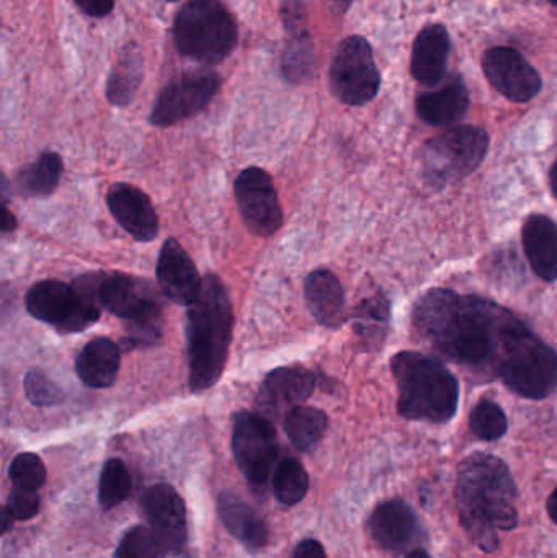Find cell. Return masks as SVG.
I'll use <instances>...</instances> for the list:
<instances>
[{"label":"cell","instance_id":"7dc6e473","mask_svg":"<svg viewBox=\"0 0 557 558\" xmlns=\"http://www.w3.org/2000/svg\"><path fill=\"white\" fill-rule=\"evenodd\" d=\"M340 2H350V0H340Z\"/></svg>","mask_w":557,"mask_h":558},{"label":"cell","instance_id":"1f68e13d","mask_svg":"<svg viewBox=\"0 0 557 558\" xmlns=\"http://www.w3.org/2000/svg\"><path fill=\"white\" fill-rule=\"evenodd\" d=\"M470 428L483 441H497L509 429L506 412L493 400H481L470 416Z\"/></svg>","mask_w":557,"mask_h":558},{"label":"cell","instance_id":"9a60e30c","mask_svg":"<svg viewBox=\"0 0 557 558\" xmlns=\"http://www.w3.org/2000/svg\"><path fill=\"white\" fill-rule=\"evenodd\" d=\"M144 517L162 550L180 554L186 544V511L175 488L157 484L143 494Z\"/></svg>","mask_w":557,"mask_h":558},{"label":"cell","instance_id":"d4e9b609","mask_svg":"<svg viewBox=\"0 0 557 558\" xmlns=\"http://www.w3.org/2000/svg\"><path fill=\"white\" fill-rule=\"evenodd\" d=\"M219 518L226 530L249 550H261L267 546L268 531L261 514L241 498L222 494L218 501Z\"/></svg>","mask_w":557,"mask_h":558},{"label":"cell","instance_id":"f546056e","mask_svg":"<svg viewBox=\"0 0 557 558\" xmlns=\"http://www.w3.org/2000/svg\"><path fill=\"white\" fill-rule=\"evenodd\" d=\"M310 477L301 462L287 458L277 465L274 474V492L277 500L287 507H294L306 497Z\"/></svg>","mask_w":557,"mask_h":558},{"label":"cell","instance_id":"ee69618b","mask_svg":"<svg viewBox=\"0 0 557 558\" xmlns=\"http://www.w3.org/2000/svg\"><path fill=\"white\" fill-rule=\"evenodd\" d=\"M405 558H432V557L428 556V554L425 553L424 549H414V550H412V553H409L408 557H405Z\"/></svg>","mask_w":557,"mask_h":558},{"label":"cell","instance_id":"52a82bcc","mask_svg":"<svg viewBox=\"0 0 557 558\" xmlns=\"http://www.w3.org/2000/svg\"><path fill=\"white\" fill-rule=\"evenodd\" d=\"M497 377L520 397L546 399L557 390V353L523 325L510 341Z\"/></svg>","mask_w":557,"mask_h":558},{"label":"cell","instance_id":"83f0119b","mask_svg":"<svg viewBox=\"0 0 557 558\" xmlns=\"http://www.w3.org/2000/svg\"><path fill=\"white\" fill-rule=\"evenodd\" d=\"M329 428V418L323 410L300 405L284 416V433L294 448L311 451L319 445Z\"/></svg>","mask_w":557,"mask_h":558},{"label":"cell","instance_id":"5bb4252c","mask_svg":"<svg viewBox=\"0 0 557 558\" xmlns=\"http://www.w3.org/2000/svg\"><path fill=\"white\" fill-rule=\"evenodd\" d=\"M483 71L489 84L516 104H526L542 90V77L517 49L496 46L483 56Z\"/></svg>","mask_w":557,"mask_h":558},{"label":"cell","instance_id":"ffe728a7","mask_svg":"<svg viewBox=\"0 0 557 558\" xmlns=\"http://www.w3.org/2000/svg\"><path fill=\"white\" fill-rule=\"evenodd\" d=\"M451 41L440 23L425 26L412 46L411 74L424 85H437L447 74Z\"/></svg>","mask_w":557,"mask_h":558},{"label":"cell","instance_id":"f35d334b","mask_svg":"<svg viewBox=\"0 0 557 558\" xmlns=\"http://www.w3.org/2000/svg\"><path fill=\"white\" fill-rule=\"evenodd\" d=\"M82 12L94 19L110 15L114 7V0H74Z\"/></svg>","mask_w":557,"mask_h":558},{"label":"cell","instance_id":"ac0fdd59","mask_svg":"<svg viewBox=\"0 0 557 558\" xmlns=\"http://www.w3.org/2000/svg\"><path fill=\"white\" fill-rule=\"evenodd\" d=\"M114 221L137 242H153L159 234V216L149 196L130 183H114L107 193Z\"/></svg>","mask_w":557,"mask_h":558},{"label":"cell","instance_id":"e0dca14e","mask_svg":"<svg viewBox=\"0 0 557 558\" xmlns=\"http://www.w3.org/2000/svg\"><path fill=\"white\" fill-rule=\"evenodd\" d=\"M316 386V374L306 367H278L265 376L255 403L265 418L267 415H280L303 405L313 396Z\"/></svg>","mask_w":557,"mask_h":558},{"label":"cell","instance_id":"2e32d148","mask_svg":"<svg viewBox=\"0 0 557 558\" xmlns=\"http://www.w3.org/2000/svg\"><path fill=\"white\" fill-rule=\"evenodd\" d=\"M368 530L373 541L383 550L395 556L412 553L422 539L417 514L401 498H392L378 505L370 517Z\"/></svg>","mask_w":557,"mask_h":558},{"label":"cell","instance_id":"d590c367","mask_svg":"<svg viewBox=\"0 0 557 558\" xmlns=\"http://www.w3.org/2000/svg\"><path fill=\"white\" fill-rule=\"evenodd\" d=\"M160 550L162 547L159 546L150 530L134 526L120 541L117 558H162Z\"/></svg>","mask_w":557,"mask_h":558},{"label":"cell","instance_id":"7c38bea8","mask_svg":"<svg viewBox=\"0 0 557 558\" xmlns=\"http://www.w3.org/2000/svg\"><path fill=\"white\" fill-rule=\"evenodd\" d=\"M235 205L251 234L267 239L283 226V211L274 180L267 170L249 167L234 182Z\"/></svg>","mask_w":557,"mask_h":558},{"label":"cell","instance_id":"b9f144b4","mask_svg":"<svg viewBox=\"0 0 557 558\" xmlns=\"http://www.w3.org/2000/svg\"><path fill=\"white\" fill-rule=\"evenodd\" d=\"M546 508H548V514L549 518H552L553 523L557 524V488L552 495H549Z\"/></svg>","mask_w":557,"mask_h":558},{"label":"cell","instance_id":"836d02e7","mask_svg":"<svg viewBox=\"0 0 557 558\" xmlns=\"http://www.w3.org/2000/svg\"><path fill=\"white\" fill-rule=\"evenodd\" d=\"M10 481L15 487L38 490L46 482V468L33 452H22L10 464Z\"/></svg>","mask_w":557,"mask_h":558},{"label":"cell","instance_id":"d6986e66","mask_svg":"<svg viewBox=\"0 0 557 558\" xmlns=\"http://www.w3.org/2000/svg\"><path fill=\"white\" fill-rule=\"evenodd\" d=\"M157 284L169 301L189 307L202 288L203 278L185 248L175 241L167 239L160 248L156 268Z\"/></svg>","mask_w":557,"mask_h":558},{"label":"cell","instance_id":"60d3db41","mask_svg":"<svg viewBox=\"0 0 557 558\" xmlns=\"http://www.w3.org/2000/svg\"><path fill=\"white\" fill-rule=\"evenodd\" d=\"M2 232L3 234H9V232H13L16 229V219L15 216L12 215L9 208H7V203L3 202L2 208Z\"/></svg>","mask_w":557,"mask_h":558},{"label":"cell","instance_id":"7a4b0ae2","mask_svg":"<svg viewBox=\"0 0 557 558\" xmlns=\"http://www.w3.org/2000/svg\"><path fill=\"white\" fill-rule=\"evenodd\" d=\"M455 497L464 533L483 553H496L499 531H512L519 524V490L509 465L497 456H468L458 468Z\"/></svg>","mask_w":557,"mask_h":558},{"label":"cell","instance_id":"d6a6232c","mask_svg":"<svg viewBox=\"0 0 557 558\" xmlns=\"http://www.w3.org/2000/svg\"><path fill=\"white\" fill-rule=\"evenodd\" d=\"M283 54V74L288 81L300 84L313 74V43L306 35L294 36Z\"/></svg>","mask_w":557,"mask_h":558},{"label":"cell","instance_id":"74e56055","mask_svg":"<svg viewBox=\"0 0 557 558\" xmlns=\"http://www.w3.org/2000/svg\"><path fill=\"white\" fill-rule=\"evenodd\" d=\"M281 16H283L284 28L290 35H306V13L300 0H287L281 9Z\"/></svg>","mask_w":557,"mask_h":558},{"label":"cell","instance_id":"6da1fadb","mask_svg":"<svg viewBox=\"0 0 557 558\" xmlns=\"http://www.w3.org/2000/svg\"><path fill=\"white\" fill-rule=\"evenodd\" d=\"M522 320L496 302L432 289L412 308L415 331L438 353L474 373L497 377L504 351Z\"/></svg>","mask_w":557,"mask_h":558},{"label":"cell","instance_id":"7402d4cb","mask_svg":"<svg viewBox=\"0 0 557 558\" xmlns=\"http://www.w3.org/2000/svg\"><path fill=\"white\" fill-rule=\"evenodd\" d=\"M121 367L120 344L110 338L97 337L88 341L75 357L78 379L92 389H107L117 383Z\"/></svg>","mask_w":557,"mask_h":558},{"label":"cell","instance_id":"cb8c5ba5","mask_svg":"<svg viewBox=\"0 0 557 558\" xmlns=\"http://www.w3.org/2000/svg\"><path fill=\"white\" fill-rule=\"evenodd\" d=\"M470 94L460 78H453L438 90L427 92L417 98L415 110L422 121L432 126L457 123L467 114Z\"/></svg>","mask_w":557,"mask_h":558},{"label":"cell","instance_id":"8d00e7d4","mask_svg":"<svg viewBox=\"0 0 557 558\" xmlns=\"http://www.w3.org/2000/svg\"><path fill=\"white\" fill-rule=\"evenodd\" d=\"M5 510L12 514L13 520L26 521L36 517L39 511V498L35 490L15 487L7 501Z\"/></svg>","mask_w":557,"mask_h":558},{"label":"cell","instance_id":"603a6c76","mask_svg":"<svg viewBox=\"0 0 557 558\" xmlns=\"http://www.w3.org/2000/svg\"><path fill=\"white\" fill-rule=\"evenodd\" d=\"M523 248L536 277L552 282L557 279V226L543 215L526 219L522 229Z\"/></svg>","mask_w":557,"mask_h":558},{"label":"cell","instance_id":"ab89813d","mask_svg":"<svg viewBox=\"0 0 557 558\" xmlns=\"http://www.w3.org/2000/svg\"><path fill=\"white\" fill-rule=\"evenodd\" d=\"M293 558H327V556L323 544L314 539H306L298 544Z\"/></svg>","mask_w":557,"mask_h":558},{"label":"cell","instance_id":"277c9868","mask_svg":"<svg viewBox=\"0 0 557 558\" xmlns=\"http://www.w3.org/2000/svg\"><path fill=\"white\" fill-rule=\"evenodd\" d=\"M398 384V412L412 422L447 423L460 402V384L440 360L417 351H401L391 357Z\"/></svg>","mask_w":557,"mask_h":558},{"label":"cell","instance_id":"3957f363","mask_svg":"<svg viewBox=\"0 0 557 558\" xmlns=\"http://www.w3.org/2000/svg\"><path fill=\"white\" fill-rule=\"evenodd\" d=\"M234 331V311L225 282L216 275L203 277L202 288L186 307L190 390L211 389L221 379L228 363Z\"/></svg>","mask_w":557,"mask_h":558},{"label":"cell","instance_id":"8992f818","mask_svg":"<svg viewBox=\"0 0 557 558\" xmlns=\"http://www.w3.org/2000/svg\"><path fill=\"white\" fill-rule=\"evenodd\" d=\"M173 39L180 54L216 64L238 45V25L219 0H189L177 13Z\"/></svg>","mask_w":557,"mask_h":558},{"label":"cell","instance_id":"30bf717a","mask_svg":"<svg viewBox=\"0 0 557 558\" xmlns=\"http://www.w3.org/2000/svg\"><path fill=\"white\" fill-rule=\"evenodd\" d=\"M329 75L337 100L350 107L372 101L382 85L372 45L363 36H349L337 46Z\"/></svg>","mask_w":557,"mask_h":558},{"label":"cell","instance_id":"4316f807","mask_svg":"<svg viewBox=\"0 0 557 558\" xmlns=\"http://www.w3.org/2000/svg\"><path fill=\"white\" fill-rule=\"evenodd\" d=\"M391 305L383 292L363 299L353 312V331L365 350L382 347L389 330Z\"/></svg>","mask_w":557,"mask_h":558},{"label":"cell","instance_id":"4dcf8cb0","mask_svg":"<svg viewBox=\"0 0 557 558\" xmlns=\"http://www.w3.org/2000/svg\"><path fill=\"white\" fill-rule=\"evenodd\" d=\"M133 482L130 472L121 459H110L101 469L98 484V501L104 510H111L130 497Z\"/></svg>","mask_w":557,"mask_h":558},{"label":"cell","instance_id":"ba28073f","mask_svg":"<svg viewBox=\"0 0 557 558\" xmlns=\"http://www.w3.org/2000/svg\"><path fill=\"white\" fill-rule=\"evenodd\" d=\"M28 314L48 324L59 333H78L97 324L100 302L94 292L74 281L43 279L35 282L25 295Z\"/></svg>","mask_w":557,"mask_h":558},{"label":"cell","instance_id":"7bdbcfd3","mask_svg":"<svg viewBox=\"0 0 557 558\" xmlns=\"http://www.w3.org/2000/svg\"><path fill=\"white\" fill-rule=\"evenodd\" d=\"M549 182H552L553 195L557 198V160L553 166L552 173H549Z\"/></svg>","mask_w":557,"mask_h":558},{"label":"cell","instance_id":"9c48e42d","mask_svg":"<svg viewBox=\"0 0 557 558\" xmlns=\"http://www.w3.org/2000/svg\"><path fill=\"white\" fill-rule=\"evenodd\" d=\"M489 136L476 126L451 128L424 147L425 180L444 189L473 173L486 157Z\"/></svg>","mask_w":557,"mask_h":558},{"label":"cell","instance_id":"5b68a950","mask_svg":"<svg viewBox=\"0 0 557 558\" xmlns=\"http://www.w3.org/2000/svg\"><path fill=\"white\" fill-rule=\"evenodd\" d=\"M101 307L124 322V348H147L162 338V304L147 279L126 274H101L98 286Z\"/></svg>","mask_w":557,"mask_h":558},{"label":"cell","instance_id":"4fadbf2b","mask_svg":"<svg viewBox=\"0 0 557 558\" xmlns=\"http://www.w3.org/2000/svg\"><path fill=\"white\" fill-rule=\"evenodd\" d=\"M221 77L216 72H186L164 87L150 111L153 126L169 128L195 117L218 94Z\"/></svg>","mask_w":557,"mask_h":558},{"label":"cell","instance_id":"f6af8a7d","mask_svg":"<svg viewBox=\"0 0 557 558\" xmlns=\"http://www.w3.org/2000/svg\"><path fill=\"white\" fill-rule=\"evenodd\" d=\"M549 3H553V5L557 7V0H548Z\"/></svg>","mask_w":557,"mask_h":558},{"label":"cell","instance_id":"bcb514c9","mask_svg":"<svg viewBox=\"0 0 557 558\" xmlns=\"http://www.w3.org/2000/svg\"><path fill=\"white\" fill-rule=\"evenodd\" d=\"M167 2H177V0H167Z\"/></svg>","mask_w":557,"mask_h":558},{"label":"cell","instance_id":"44dd1931","mask_svg":"<svg viewBox=\"0 0 557 558\" xmlns=\"http://www.w3.org/2000/svg\"><path fill=\"white\" fill-rule=\"evenodd\" d=\"M304 299L311 315L326 328L346 324V291L332 271L314 270L304 279Z\"/></svg>","mask_w":557,"mask_h":558},{"label":"cell","instance_id":"8fae6325","mask_svg":"<svg viewBox=\"0 0 557 558\" xmlns=\"http://www.w3.org/2000/svg\"><path fill=\"white\" fill-rule=\"evenodd\" d=\"M235 464L252 485L264 487L277 464L280 446L270 420L261 413L239 412L232 423Z\"/></svg>","mask_w":557,"mask_h":558},{"label":"cell","instance_id":"f1b7e54d","mask_svg":"<svg viewBox=\"0 0 557 558\" xmlns=\"http://www.w3.org/2000/svg\"><path fill=\"white\" fill-rule=\"evenodd\" d=\"M141 81H143V56L131 46L123 51L108 77V101L117 107H126L133 100Z\"/></svg>","mask_w":557,"mask_h":558},{"label":"cell","instance_id":"484cf974","mask_svg":"<svg viewBox=\"0 0 557 558\" xmlns=\"http://www.w3.org/2000/svg\"><path fill=\"white\" fill-rule=\"evenodd\" d=\"M64 163L56 153H45L16 173L12 182V195L20 198H39L48 196L58 189Z\"/></svg>","mask_w":557,"mask_h":558},{"label":"cell","instance_id":"e575fe53","mask_svg":"<svg viewBox=\"0 0 557 558\" xmlns=\"http://www.w3.org/2000/svg\"><path fill=\"white\" fill-rule=\"evenodd\" d=\"M26 399L35 407H52L64 402L65 396L58 384L52 383L43 371L32 369L23 380Z\"/></svg>","mask_w":557,"mask_h":558}]
</instances>
